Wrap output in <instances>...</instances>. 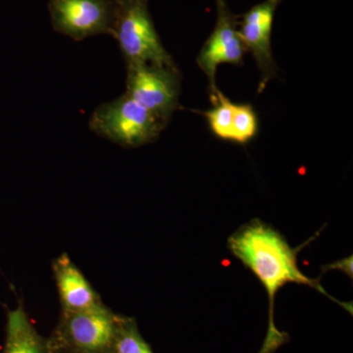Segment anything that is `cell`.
<instances>
[{"instance_id":"3957f363","label":"cell","mask_w":353,"mask_h":353,"mask_svg":"<svg viewBox=\"0 0 353 353\" xmlns=\"http://www.w3.org/2000/svg\"><path fill=\"white\" fill-rule=\"evenodd\" d=\"M166 126V123L126 92L101 104L88 121L90 131L126 148L152 143Z\"/></svg>"},{"instance_id":"5bb4252c","label":"cell","mask_w":353,"mask_h":353,"mask_svg":"<svg viewBox=\"0 0 353 353\" xmlns=\"http://www.w3.org/2000/svg\"><path fill=\"white\" fill-rule=\"evenodd\" d=\"M106 353H113L112 352H106Z\"/></svg>"},{"instance_id":"8fae6325","label":"cell","mask_w":353,"mask_h":353,"mask_svg":"<svg viewBox=\"0 0 353 353\" xmlns=\"http://www.w3.org/2000/svg\"><path fill=\"white\" fill-rule=\"evenodd\" d=\"M211 101H212L213 108L201 114L208 120L209 130L216 138L230 141L234 103L219 90H217L214 99H211Z\"/></svg>"},{"instance_id":"5b68a950","label":"cell","mask_w":353,"mask_h":353,"mask_svg":"<svg viewBox=\"0 0 353 353\" xmlns=\"http://www.w3.org/2000/svg\"><path fill=\"white\" fill-rule=\"evenodd\" d=\"M126 94L168 124L179 108L181 74L176 65L127 64Z\"/></svg>"},{"instance_id":"7a4b0ae2","label":"cell","mask_w":353,"mask_h":353,"mask_svg":"<svg viewBox=\"0 0 353 353\" xmlns=\"http://www.w3.org/2000/svg\"><path fill=\"white\" fill-rule=\"evenodd\" d=\"M112 36L126 64L176 65L154 27L148 0H114Z\"/></svg>"},{"instance_id":"277c9868","label":"cell","mask_w":353,"mask_h":353,"mask_svg":"<svg viewBox=\"0 0 353 353\" xmlns=\"http://www.w3.org/2000/svg\"><path fill=\"white\" fill-rule=\"evenodd\" d=\"M120 318L104 304L75 312L62 311L50 340L60 353L110 352Z\"/></svg>"},{"instance_id":"52a82bcc","label":"cell","mask_w":353,"mask_h":353,"mask_svg":"<svg viewBox=\"0 0 353 353\" xmlns=\"http://www.w3.org/2000/svg\"><path fill=\"white\" fill-rule=\"evenodd\" d=\"M217 20L212 34L199 51L196 62L209 82L210 99H214L216 73L221 64L243 65L246 48L239 34L240 16L232 12L226 0H216Z\"/></svg>"},{"instance_id":"6da1fadb","label":"cell","mask_w":353,"mask_h":353,"mask_svg":"<svg viewBox=\"0 0 353 353\" xmlns=\"http://www.w3.org/2000/svg\"><path fill=\"white\" fill-rule=\"evenodd\" d=\"M230 250L259 278L269 301V327L259 353H273L287 343L288 334L278 331L274 323V306L279 290L285 285H305L329 296L317 280L306 277L297 265L296 250L273 227L256 219L241 226L228 241Z\"/></svg>"},{"instance_id":"30bf717a","label":"cell","mask_w":353,"mask_h":353,"mask_svg":"<svg viewBox=\"0 0 353 353\" xmlns=\"http://www.w3.org/2000/svg\"><path fill=\"white\" fill-rule=\"evenodd\" d=\"M1 353H59L50 339L41 336L22 304L7 310L6 345Z\"/></svg>"},{"instance_id":"7c38bea8","label":"cell","mask_w":353,"mask_h":353,"mask_svg":"<svg viewBox=\"0 0 353 353\" xmlns=\"http://www.w3.org/2000/svg\"><path fill=\"white\" fill-rule=\"evenodd\" d=\"M112 352L153 353L150 345L139 333L136 320L122 315L114 339Z\"/></svg>"},{"instance_id":"ba28073f","label":"cell","mask_w":353,"mask_h":353,"mask_svg":"<svg viewBox=\"0 0 353 353\" xmlns=\"http://www.w3.org/2000/svg\"><path fill=\"white\" fill-rule=\"evenodd\" d=\"M282 0H264L252 6L239 19V34L246 50L252 52L261 73L259 92L276 75L271 38L274 18Z\"/></svg>"},{"instance_id":"9a60e30c","label":"cell","mask_w":353,"mask_h":353,"mask_svg":"<svg viewBox=\"0 0 353 353\" xmlns=\"http://www.w3.org/2000/svg\"><path fill=\"white\" fill-rule=\"evenodd\" d=\"M60 353V352H59Z\"/></svg>"},{"instance_id":"8992f818","label":"cell","mask_w":353,"mask_h":353,"mask_svg":"<svg viewBox=\"0 0 353 353\" xmlns=\"http://www.w3.org/2000/svg\"><path fill=\"white\" fill-rule=\"evenodd\" d=\"M48 10L53 29L74 41L111 34L114 0H50Z\"/></svg>"},{"instance_id":"9c48e42d","label":"cell","mask_w":353,"mask_h":353,"mask_svg":"<svg viewBox=\"0 0 353 353\" xmlns=\"http://www.w3.org/2000/svg\"><path fill=\"white\" fill-rule=\"evenodd\" d=\"M52 268L62 311L75 312L103 304L101 296L67 253H62L53 261Z\"/></svg>"},{"instance_id":"4fadbf2b","label":"cell","mask_w":353,"mask_h":353,"mask_svg":"<svg viewBox=\"0 0 353 353\" xmlns=\"http://www.w3.org/2000/svg\"><path fill=\"white\" fill-rule=\"evenodd\" d=\"M259 132V118L250 104H234L233 124H232V143L246 145L256 137Z\"/></svg>"}]
</instances>
